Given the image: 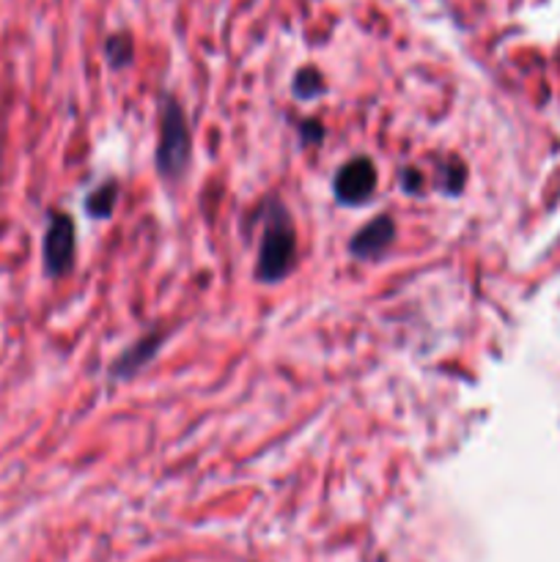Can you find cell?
<instances>
[{
    "instance_id": "9",
    "label": "cell",
    "mask_w": 560,
    "mask_h": 562,
    "mask_svg": "<svg viewBox=\"0 0 560 562\" xmlns=\"http://www.w3.org/2000/svg\"><path fill=\"white\" fill-rule=\"evenodd\" d=\"M401 184H404L406 192H421L423 187V176L417 173L415 168H406L404 173H401Z\"/></svg>"
},
{
    "instance_id": "2",
    "label": "cell",
    "mask_w": 560,
    "mask_h": 562,
    "mask_svg": "<svg viewBox=\"0 0 560 562\" xmlns=\"http://www.w3.org/2000/svg\"><path fill=\"white\" fill-rule=\"evenodd\" d=\"M192 157V137L187 126L184 113H181L176 99H165L163 104V130H159V148H157V168L168 179L184 176L187 165Z\"/></svg>"
},
{
    "instance_id": "1",
    "label": "cell",
    "mask_w": 560,
    "mask_h": 562,
    "mask_svg": "<svg viewBox=\"0 0 560 562\" xmlns=\"http://www.w3.org/2000/svg\"><path fill=\"white\" fill-rule=\"evenodd\" d=\"M296 267V231L283 203L269 201L264 212L261 247L256 274L264 283H278Z\"/></svg>"
},
{
    "instance_id": "4",
    "label": "cell",
    "mask_w": 560,
    "mask_h": 562,
    "mask_svg": "<svg viewBox=\"0 0 560 562\" xmlns=\"http://www.w3.org/2000/svg\"><path fill=\"white\" fill-rule=\"evenodd\" d=\"M377 181L379 176L371 159L355 157L349 159L338 173H335V181H333L335 198H338L340 203H349V206H360V203H366L368 198L373 195Z\"/></svg>"
},
{
    "instance_id": "8",
    "label": "cell",
    "mask_w": 560,
    "mask_h": 562,
    "mask_svg": "<svg viewBox=\"0 0 560 562\" xmlns=\"http://www.w3.org/2000/svg\"><path fill=\"white\" fill-rule=\"evenodd\" d=\"M108 55H110V64L115 66V69H119V66H124V64H130V38H124V36H115V38H110L108 42Z\"/></svg>"
},
{
    "instance_id": "6",
    "label": "cell",
    "mask_w": 560,
    "mask_h": 562,
    "mask_svg": "<svg viewBox=\"0 0 560 562\" xmlns=\"http://www.w3.org/2000/svg\"><path fill=\"white\" fill-rule=\"evenodd\" d=\"M159 344H163V338L157 335V338H143L141 344L132 346V349L126 351L119 362H115V368H113L115 376H132L135 371H141V368L146 366L154 355H157Z\"/></svg>"
},
{
    "instance_id": "7",
    "label": "cell",
    "mask_w": 560,
    "mask_h": 562,
    "mask_svg": "<svg viewBox=\"0 0 560 562\" xmlns=\"http://www.w3.org/2000/svg\"><path fill=\"white\" fill-rule=\"evenodd\" d=\"M115 198H119V184H115V181H108V184H102L99 190H93L91 198L86 201L88 214L97 220L110 217L115 206Z\"/></svg>"
},
{
    "instance_id": "3",
    "label": "cell",
    "mask_w": 560,
    "mask_h": 562,
    "mask_svg": "<svg viewBox=\"0 0 560 562\" xmlns=\"http://www.w3.org/2000/svg\"><path fill=\"white\" fill-rule=\"evenodd\" d=\"M75 223H71L69 214L55 212L53 217H49L47 231H44V272H47L49 278H64L71 269V263H75Z\"/></svg>"
},
{
    "instance_id": "5",
    "label": "cell",
    "mask_w": 560,
    "mask_h": 562,
    "mask_svg": "<svg viewBox=\"0 0 560 562\" xmlns=\"http://www.w3.org/2000/svg\"><path fill=\"white\" fill-rule=\"evenodd\" d=\"M393 234H395L393 220H390L388 214H382V217L371 220L366 228L357 231V236L351 239V252H355L357 258L384 256V250H388L390 241H393Z\"/></svg>"
}]
</instances>
